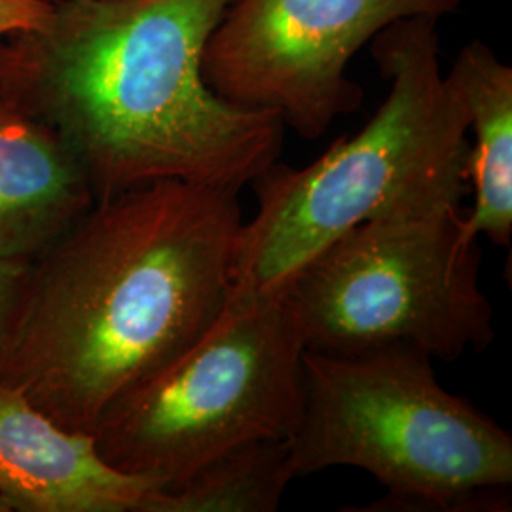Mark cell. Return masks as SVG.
Instances as JSON below:
<instances>
[{"instance_id":"1","label":"cell","mask_w":512,"mask_h":512,"mask_svg":"<svg viewBox=\"0 0 512 512\" xmlns=\"http://www.w3.org/2000/svg\"><path fill=\"white\" fill-rule=\"evenodd\" d=\"M243 222L239 190L177 179L93 203L31 262L0 382L92 435L110 404L217 321Z\"/></svg>"},{"instance_id":"2","label":"cell","mask_w":512,"mask_h":512,"mask_svg":"<svg viewBox=\"0 0 512 512\" xmlns=\"http://www.w3.org/2000/svg\"><path fill=\"white\" fill-rule=\"evenodd\" d=\"M232 2L52 0L0 42V101L54 131L95 202L165 179L241 190L279 160L285 124L203 78Z\"/></svg>"},{"instance_id":"3","label":"cell","mask_w":512,"mask_h":512,"mask_svg":"<svg viewBox=\"0 0 512 512\" xmlns=\"http://www.w3.org/2000/svg\"><path fill=\"white\" fill-rule=\"evenodd\" d=\"M435 18L401 19L374 37L389 93L351 137L306 167L270 165L253 181L236 289L270 291L349 230L374 220L459 209L471 192L467 110L442 73Z\"/></svg>"},{"instance_id":"4","label":"cell","mask_w":512,"mask_h":512,"mask_svg":"<svg viewBox=\"0 0 512 512\" xmlns=\"http://www.w3.org/2000/svg\"><path fill=\"white\" fill-rule=\"evenodd\" d=\"M294 478L355 467L385 488L349 511L505 512L512 437L444 389L412 348L304 351L302 414L289 437Z\"/></svg>"},{"instance_id":"5","label":"cell","mask_w":512,"mask_h":512,"mask_svg":"<svg viewBox=\"0 0 512 512\" xmlns=\"http://www.w3.org/2000/svg\"><path fill=\"white\" fill-rule=\"evenodd\" d=\"M304 351L277 289L234 287L196 342L110 404L95 448L114 469L167 486L243 442L289 439Z\"/></svg>"},{"instance_id":"6","label":"cell","mask_w":512,"mask_h":512,"mask_svg":"<svg viewBox=\"0 0 512 512\" xmlns=\"http://www.w3.org/2000/svg\"><path fill=\"white\" fill-rule=\"evenodd\" d=\"M465 209L366 222L330 241L275 287L304 348H412L456 361L494 340Z\"/></svg>"},{"instance_id":"7","label":"cell","mask_w":512,"mask_h":512,"mask_svg":"<svg viewBox=\"0 0 512 512\" xmlns=\"http://www.w3.org/2000/svg\"><path fill=\"white\" fill-rule=\"evenodd\" d=\"M459 0H234L205 44L203 78L228 103L275 112L302 139L359 109L349 61L385 27Z\"/></svg>"},{"instance_id":"8","label":"cell","mask_w":512,"mask_h":512,"mask_svg":"<svg viewBox=\"0 0 512 512\" xmlns=\"http://www.w3.org/2000/svg\"><path fill=\"white\" fill-rule=\"evenodd\" d=\"M162 484L114 469L93 435L69 431L0 382V494L16 512H141Z\"/></svg>"},{"instance_id":"9","label":"cell","mask_w":512,"mask_h":512,"mask_svg":"<svg viewBox=\"0 0 512 512\" xmlns=\"http://www.w3.org/2000/svg\"><path fill=\"white\" fill-rule=\"evenodd\" d=\"M95 203L52 129L0 101V260L33 262Z\"/></svg>"},{"instance_id":"10","label":"cell","mask_w":512,"mask_h":512,"mask_svg":"<svg viewBox=\"0 0 512 512\" xmlns=\"http://www.w3.org/2000/svg\"><path fill=\"white\" fill-rule=\"evenodd\" d=\"M446 76L475 133L469 154L475 205L465 211L463 226L475 238L486 236L497 247H511L512 69L482 42H471Z\"/></svg>"},{"instance_id":"11","label":"cell","mask_w":512,"mask_h":512,"mask_svg":"<svg viewBox=\"0 0 512 512\" xmlns=\"http://www.w3.org/2000/svg\"><path fill=\"white\" fill-rule=\"evenodd\" d=\"M293 480L289 439L251 440L152 490L141 512H275Z\"/></svg>"},{"instance_id":"12","label":"cell","mask_w":512,"mask_h":512,"mask_svg":"<svg viewBox=\"0 0 512 512\" xmlns=\"http://www.w3.org/2000/svg\"><path fill=\"white\" fill-rule=\"evenodd\" d=\"M31 262L0 260V372L8 357Z\"/></svg>"},{"instance_id":"13","label":"cell","mask_w":512,"mask_h":512,"mask_svg":"<svg viewBox=\"0 0 512 512\" xmlns=\"http://www.w3.org/2000/svg\"><path fill=\"white\" fill-rule=\"evenodd\" d=\"M52 0H0V40L37 27Z\"/></svg>"},{"instance_id":"14","label":"cell","mask_w":512,"mask_h":512,"mask_svg":"<svg viewBox=\"0 0 512 512\" xmlns=\"http://www.w3.org/2000/svg\"><path fill=\"white\" fill-rule=\"evenodd\" d=\"M0 512H16L14 507H12V503L2 494H0Z\"/></svg>"}]
</instances>
